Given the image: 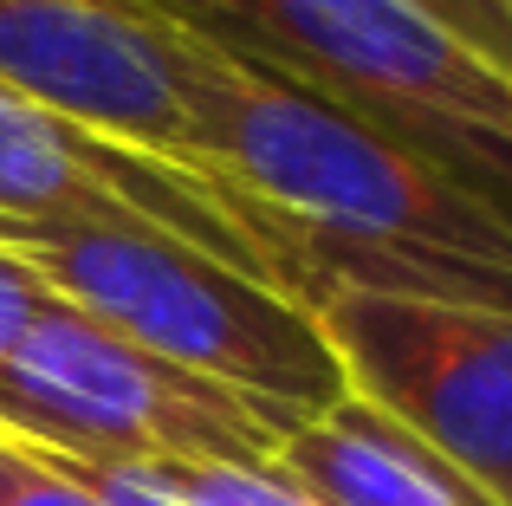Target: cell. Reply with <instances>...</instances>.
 Wrapping results in <instances>:
<instances>
[{
	"label": "cell",
	"instance_id": "4fadbf2b",
	"mask_svg": "<svg viewBox=\"0 0 512 506\" xmlns=\"http://www.w3.org/2000/svg\"><path fill=\"white\" fill-rule=\"evenodd\" d=\"M13 474H20V442H7V435H0V506H7Z\"/></svg>",
	"mask_w": 512,
	"mask_h": 506
},
{
	"label": "cell",
	"instance_id": "7a4b0ae2",
	"mask_svg": "<svg viewBox=\"0 0 512 506\" xmlns=\"http://www.w3.org/2000/svg\"><path fill=\"white\" fill-rule=\"evenodd\" d=\"M357 117L512 228V78L409 0H143Z\"/></svg>",
	"mask_w": 512,
	"mask_h": 506
},
{
	"label": "cell",
	"instance_id": "30bf717a",
	"mask_svg": "<svg viewBox=\"0 0 512 506\" xmlns=\"http://www.w3.org/2000/svg\"><path fill=\"white\" fill-rule=\"evenodd\" d=\"M428 20H441L461 46H474L487 65L512 78V0H409Z\"/></svg>",
	"mask_w": 512,
	"mask_h": 506
},
{
	"label": "cell",
	"instance_id": "277c9868",
	"mask_svg": "<svg viewBox=\"0 0 512 506\" xmlns=\"http://www.w3.org/2000/svg\"><path fill=\"white\" fill-rule=\"evenodd\" d=\"M0 435L33 455L117 468H260L286 422L260 403L117 338L59 292L0 364Z\"/></svg>",
	"mask_w": 512,
	"mask_h": 506
},
{
	"label": "cell",
	"instance_id": "6da1fadb",
	"mask_svg": "<svg viewBox=\"0 0 512 506\" xmlns=\"http://www.w3.org/2000/svg\"><path fill=\"white\" fill-rule=\"evenodd\" d=\"M175 85L201 156L253 202L266 260L305 312L331 292L512 312V228L435 169L182 26Z\"/></svg>",
	"mask_w": 512,
	"mask_h": 506
},
{
	"label": "cell",
	"instance_id": "52a82bcc",
	"mask_svg": "<svg viewBox=\"0 0 512 506\" xmlns=\"http://www.w3.org/2000/svg\"><path fill=\"white\" fill-rule=\"evenodd\" d=\"M0 91L175 169L221 176L175 85V26L143 0H0Z\"/></svg>",
	"mask_w": 512,
	"mask_h": 506
},
{
	"label": "cell",
	"instance_id": "9c48e42d",
	"mask_svg": "<svg viewBox=\"0 0 512 506\" xmlns=\"http://www.w3.org/2000/svg\"><path fill=\"white\" fill-rule=\"evenodd\" d=\"M163 474L175 494L195 506H318L273 461H260V468H201V461H182V468H163Z\"/></svg>",
	"mask_w": 512,
	"mask_h": 506
},
{
	"label": "cell",
	"instance_id": "7c38bea8",
	"mask_svg": "<svg viewBox=\"0 0 512 506\" xmlns=\"http://www.w3.org/2000/svg\"><path fill=\"white\" fill-rule=\"evenodd\" d=\"M7 506H104V500L85 494V487H78L72 474H59L52 461H39L33 448H20V474H13V487H7Z\"/></svg>",
	"mask_w": 512,
	"mask_h": 506
},
{
	"label": "cell",
	"instance_id": "8992f818",
	"mask_svg": "<svg viewBox=\"0 0 512 506\" xmlns=\"http://www.w3.org/2000/svg\"><path fill=\"white\" fill-rule=\"evenodd\" d=\"M0 221L169 234L182 247L227 260L234 273L279 286L260 247V215L227 176L175 169L163 156L130 150L13 91H0Z\"/></svg>",
	"mask_w": 512,
	"mask_h": 506
},
{
	"label": "cell",
	"instance_id": "3957f363",
	"mask_svg": "<svg viewBox=\"0 0 512 506\" xmlns=\"http://www.w3.org/2000/svg\"><path fill=\"white\" fill-rule=\"evenodd\" d=\"M0 247L20 253L65 305L260 403L286 429L350 396L338 351L318 331V312L201 247H182L169 234L33 228V221H0Z\"/></svg>",
	"mask_w": 512,
	"mask_h": 506
},
{
	"label": "cell",
	"instance_id": "ba28073f",
	"mask_svg": "<svg viewBox=\"0 0 512 506\" xmlns=\"http://www.w3.org/2000/svg\"><path fill=\"white\" fill-rule=\"evenodd\" d=\"M273 468L318 506H493L474 481H461L435 448H422L363 396H344L325 416L286 429Z\"/></svg>",
	"mask_w": 512,
	"mask_h": 506
},
{
	"label": "cell",
	"instance_id": "8fae6325",
	"mask_svg": "<svg viewBox=\"0 0 512 506\" xmlns=\"http://www.w3.org/2000/svg\"><path fill=\"white\" fill-rule=\"evenodd\" d=\"M46 299H52L46 279H39L33 266L20 260V253L0 247V364H7L13 344L26 338V325H33V318L46 312Z\"/></svg>",
	"mask_w": 512,
	"mask_h": 506
},
{
	"label": "cell",
	"instance_id": "5b68a950",
	"mask_svg": "<svg viewBox=\"0 0 512 506\" xmlns=\"http://www.w3.org/2000/svg\"><path fill=\"white\" fill-rule=\"evenodd\" d=\"M350 396L435 448L493 506H512V312L331 292L312 305Z\"/></svg>",
	"mask_w": 512,
	"mask_h": 506
}]
</instances>
